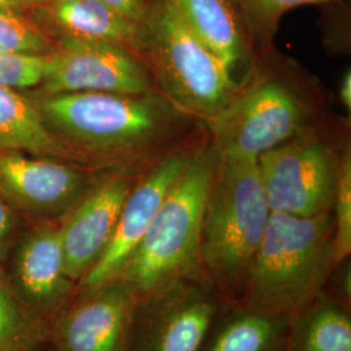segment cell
I'll list each match as a JSON object with an SVG mask.
<instances>
[{"label": "cell", "mask_w": 351, "mask_h": 351, "mask_svg": "<svg viewBox=\"0 0 351 351\" xmlns=\"http://www.w3.org/2000/svg\"><path fill=\"white\" fill-rule=\"evenodd\" d=\"M130 189V181L124 177L104 181L88 193L59 226L64 271L69 280L82 278L98 262L112 239Z\"/></svg>", "instance_id": "11"}, {"label": "cell", "mask_w": 351, "mask_h": 351, "mask_svg": "<svg viewBox=\"0 0 351 351\" xmlns=\"http://www.w3.org/2000/svg\"><path fill=\"white\" fill-rule=\"evenodd\" d=\"M85 188V176L62 159L0 152V193L14 210L53 215L66 210Z\"/></svg>", "instance_id": "10"}, {"label": "cell", "mask_w": 351, "mask_h": 351, "mask_svg": "<svg viewBox=\"0 0 351 351\" xmlns=\"http://www.w3.org/2000/svg\"><path fill=\"white\" fill-rule=\"evenodd\" d=\"M37 329L33 313L0 272V351H24L33 348Z\"/></svg>", "instance_id": "17"}, {"label": "cell", "mask_w": 351, "mask_h": 351, "mask_svg": "<svg viewBox=\"0 0 351 351\" xmlns=\"http://www.w3.org/2000/svg\"><path fill=\"white\" fill-rule=\"evenodd\" d=\"M25 7L21 0H0V10L10 8V10H20Z\"/></svg>", "instance_id": "28"}, {"label": "cell", "mask_w": 351, "mask_h": 351, "mask_svg": "<svg viewBox=\"0 0 351 351\" xmlns=\"http://www.w3.org/2000/svg\"><path fill=\"white\" fill-rule=\"evenodd\" d=\"M269 213L258 160L219 159L202 224L204 262L226 274L247 267Z\"/></svg>", "instance_id": "6"}, {"label": "cell", "mask_w": 351, "mask_h": 351, "mask_svg": "<svg viewBox=\"0 0 351 351\" xmlns=\"http://www.w3.org/2000/svg\"><path fill=\"white\" fill-rule=\"evenodd\" d=\"M339 101L343 110L350 114L351 113V71L348 69L339 82Z\"/></svg>", "instance_id": "27"}, {"label": "cell", "mask_w": 351, "mask_h": 351, "mask_svg": "<svg viewBox=\"0 0 351 351\" xmlns=\"http://www.w3.org/2000/svg\"><path fill=\"white\" fill-rule=\"evenodd\" d=\"M24 351H34V350H33V348H30V349H27V350H24Z\"/></svg>", "instance_id": "30"}, {"label": "cell", "mask_w": 351, "mask_h": 351, "mask_svg": "<svg viewBox=\"0 0 351 351\" xmlns=\"http://www.w3.org/2000/svg\"><path fill=\"white\" fill-rule=\"evenodd\" d=\"M213 310L204 303L176 314L164 329L159 351H198L211 323Z\"/></svg>", "instance_id": "20"}, {"label": "cell", "mask_w": 351, "mask_h": 351, "mask_svg": "<svg viewBox=\"0 0 351 351\" xmlns=\"http://www.w3.org/2000/svg\"><path fill=\"white\" fill-rule=\"evenodd\" d=\"M142 59L159 93L189 117L207 123L226 108L239 88L168 0L154 1L145 24Z\"/></svg>", "instance_id": "2"}, {"label": "cell", "mask_w": 351, "mask_h": 351, "mask_svg": "<svg viewBox=\"0 0 351 351\" xmlns=\"http://www.w3.org/2000/svg\"><path fill=\"white\" fill-rule=\"evenodd\" d=\"M24 3V5H38V7H43L46 5L50 0H21Z\"/></svg>", "instance_id": "29"}, {"label": "cell", "mask_w": 351, "mask_h": 351, "mask_svg": "<svg viewBox=\"0 0 351 351\" xmlns=\"http://www.w3.org/2000/svg\"><path fill=\"white\" fill-rule=\"evenodd\" d=\"M329 213L295 216L271 211L252 258V289L264 306L287 308L314 290L333 261Z\"/></svg>", "instance_id": "4"}, {"label": "cell", "mask_w": 351, "mask_h": 351, "mask_svg": "<svg viewBox=\"0 0 351 351\" xmlns=\"http://www.w3.org/2000/svg\"><path fill=\"white\" fill-rule=\"evenodd\" d=\"M47 55H25L0 51V88L23 90L40 86Z\"/></svg>", "instance_id": "23"}, {"label": "cell", "mask_w": 351, "mask_h": 351, "mask_svg": "<svg viewBox=\"0 0 351 351\" xmlns=\"http://www.w3.org/2000/svg\"><path fill=\"white\" fill-rule=\"evenodd\" d=\"M306 351H351L350 320L336 310H323L310 324Z\"/></svg>", "instance_id": "22"}, {"label": "cell", "mask_w": 351, "mask_h": 351, "mask_svg": "<svg viewBox=\"0 0 351 351\" xmlns=\"http://www.w3.org/2000/svg\"><path fill=\"white\" fill-rule=\"evenodd\" d=\"M217 164L219 156L211 143L190 152L182 173L167 193L138 247L120 274L129 282L151 290L197 259Z\"/></svg>", "instance_id": "3"}, {"label": "cell", "mask_w": 351, "mask_h": 351, "mask_svg": "<svg viewBox=\"0 0 351 351\" xmlns=\"http://www.w3.org/2000/svg\"><path fill=\"white\" fill-rule=\"evenodd\" d=\"M271 333L272 326L263 317H243L226 329L213 351H263Z\"/></svg>", "instance_id": "24"}, {"label": "cell", "mask_w": 351, "mask_h": 351, "mask_svg": "<svg viewBox=\"0 0 351 351\" xmlns=\"http://www.w3.org/2000/svg\"><path fill=\"white\" fill-rule=\"evenodd\" d=\"M335 236L333 261H343L351 251V150L350 146L341 151L339 178L335 191Z\"/></svg>", "instance_id": "21"}, {"label": "cell", "mask_w": 351, "mask_h": 351, "mask_svg": "<svg viewBox=\"0 0 351 351\" xmlns=\"http://www.w3.org/2000/svg\"><path fill=\"white\" fill-rule=\"evenodd\" d=\"M68 315L60 326L65 351H114L125 323L124 290L111 282Z\"/></svg>", "instance_id": "15"}, {"label": "cell", "mask_w": 351, "mask_h": 351, "mask_svg": "<svg viewBox=\"0 0 351 351\" xmlns=\"http://www.w3.org/2000/svg\"><path fill=\"white\" fill-rule=\"evenodd\" d=\"M46 124L75 152L138 158L159 150L188 114L162 93H64L37 101Z\"/></svg>", "instance_id": "1"}, {"label": "cell", "mask_w": 351, "mask_h": 351, "mask_svg": "<svg viewBox=\"0 0 351 351\" xmlns=\"http://www.w3.org/2000/svg\"><path fill=\"white\" fill-rule=\"evenodd\" d=\"M0 152L80 159L46 124L37 103L5 88H0Z\"/></svg>", "instance_id": "16"}, {"label": "cell", "mask_w": 351, "mask_h": 351, "mask_svg": "<svg viewBox=\"0 0 351 351\" xmlns=\"http://www.w3.org/2000/svg\"><path fill=\"white\" fill-rule=\"evenodd\" d=\"M189 156L190 152L188 151L167 154L134 188L130 189L123 204L112 239L98 262L82 277L84 288L90 291L99 290L121 274L147 232L167 193L182 173Z\"/></svg>", "instance_id": "9"}, {"label": "cell", "mask_w": 351, "mask_h": 351, "mask_svg": "<svg viewBox=\"0 0 351 351\" xmlns=\"http://www.w3.org/2000/svg\"><path fill=\"white\" fill-rule=\"evenodd\" d=\"M249 38L269 45L281 19L298 7L329 4L342 0H233Z\"/></svg>", "instance_id": "18"}, {"label": "cell", "mask_w": 351, "mask_h": 351, "mask_svg": "<svg viewBox=\"0 0 351 351\" xmlns=\"http://www.w3.org/2000/svg\"><path fill=\"white\" fill-rule=\"evenodd\" d=\"M185 25L236 80L250 56L249 34L233 0H168ZM237 81V80H236Z\"/></svg>", "instance_id": "14"}, {"label": "cell", "mask_w": 351, "mask_h": 351, "mask_svg": "<svg viewBox=\"0 0 351 351\" xmlns=\"http://www.w3.org/2000/svg\"><path fill=\"white\" fill-rule=\"evenodd\" d=\"M43 8L60 38L113 43L142 58L145 25L126 19L101 0H50Z\"/></svg>", "instance_id": "13"}, {"label": "cell", "mask_w": 351, "mask_h": 351, "mask_svg": "<svg viewBox=\"0 0 351 351\" xmlns=\"http://www.w3.org/2000/svg\"><path fill=\"white\" fill-rule=\"evenodd\" d=\"M53 46L49 36L19 10H0V51L49 55Z\"/></svg>", "instance_id": "19"}, {"label": "cell", "mask_w": 351, "mask_h": 351, "mask_svg": "<svg viewBox=\"0 0 351 351\" xmlns=\"http://www.w3.org/2000/svg\"><path fill=\"white\" fill-rule=\"evenodd\" d=\"M313 110L280 75L258 73L208 123L219 159L258 160L264 152L308 130Z\"/></svg>", "instance_id": "5"}, {"label": "cell", "mask_w": 351, "mask_h": 351, "mask_svg": "<svg viewBox=\"0 0 351 351\" xmlns=\"http://www.w3.org/2000/svg\"><path fill=\"white\" fill-rule=\"evenodd\" d=\"M64 271L60 228H42L23 239L14 251L10 282L26 307L49 311L69 287Z\"/></svg>", "instance_id": "12"}, {"label": "cell", "mask_w": 351, "mask_h": 351, "mask_svg": "<svg viewBox=\"0 0 351 351\" xmlns=\"http://www.w3.org/2000/svg\"><path fill=\"white\" fill-rule=\"evenodd\" d=\"M11 203L0 193V263L5 262L16 232V213Z\"/></svg>", "instance_id": "25"}, {"label": "cell", "mask_w": 351, "mask_h": 351, "mask_svg": "<svg viewBox=\"0 0 351 351\" xmlns=\"http://www.w3.org/2000/svg\"><path fill=\"white\" fill-rule=\"evenodd\" d=\"M341 152L306 130L258 159L271 211L295 216L328 213L339 178Z\"/></svg>", "instance_id": "7"}, {"label": "cell", "mask_w": 351, "mask_h": 351, "mask_svg": "<svg viewBox=\"0 0 351 351\" xmlns=\"http://www.w3.org/2000/svg\"><path fill=\"white\" fill-rule=\"evenodd\" d=\"M43 95L64 93L146 94L158 91L138 53L94 40L60 38L47 55Z\"/></svg>", "instance_id": "8"}, {"label": "cell", "mask_w": 351, "mask_h": 351, "mask_svg": "<svg viewBox=\"0 0 351 351\" xmlns=\"http://www.w3.org/2000/svg\"><path fill=\"white\" fill-rule=\"evenodd\" d=\"M116 12L121 13L126 19L145 25L150 16L155 0H101Z\"/></svg>", "instance_id": "26"}]
</instances>
